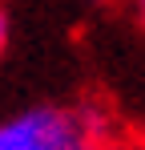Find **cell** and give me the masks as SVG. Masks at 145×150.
<instances>
[{"label": "cell", "mask_w": 145, "mask_h": 150, "mask_svg": "<svg viewBox=\"0 0 145 150\" xmlns=\"http://www.w3.org/2000/svg\"><path fill=\"white\" fill-rule=\"evenodd\" d=\"M125 4L133 8V16H137V21H141V25H145V0H125Z\"/></svg>", "instance_id": "2"}, {"label": "cell", "mask_w": 145, "mask_h": 150, "mask_svg": "<svg viewBox=\"0 0 145 150\" xmlns=\"http://www.w3.org/2000/svg\"><path fill=\"white\" fill-rule=\"evenodd\" d=\"M4 37H8V25H4V12H0V49H4Z\"/></svg>", "instance_id": "3"}, {"label": "cell", "mask_w": 145, "mask_h": 150, "mask_svg": "<svg viewBox=\"0 0 145 150\" xmlns=\"http://www.w3.org/2000/svg\"><path fill=\"white\" fill-rule=\"evenodd\" d=\"M0 150H113L101 105H28L0 122Z\"/></svg>", "instance_id": "1"}]
</instances>
